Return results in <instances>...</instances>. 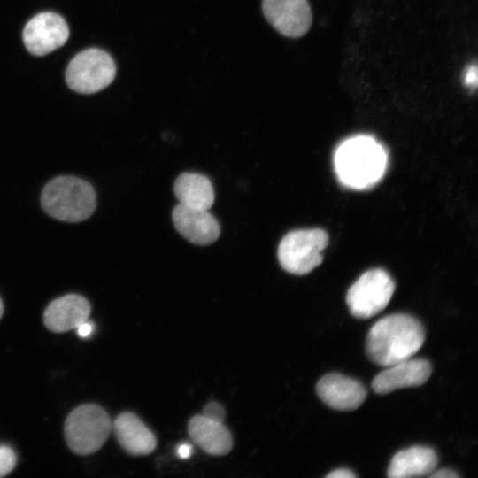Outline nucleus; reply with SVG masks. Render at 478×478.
Masks as SVG:
<instances>
[{
    "label": "nucleus",
    "mask_w": 478,
    "mask_h": 478,
    "mask_svg": "<svg viewBox=\"0 0 478 478\" xmlns=\"http://www.w3.org/2000/svg\"><path fill=\"white\" fill-rule=\"evenodd\" d=\"M465 74H466L465 79H464L465 85L467 87H471L474 89L476 88L477 81H478L477 66L475 65L470 66L466 69Z\"/></svg>",
    "instance_id": "nucleus-20"
},
{
    "label": "nucleus",
    "mask_w": 478,
    "mask_h": 478,
    "mask_svg": "<svg viewBox=\"0 0 478 478\" xmlns=\"http://www.w3.org/2000/svg\"><path fill=\"white\" fill-rule=\"evenodd\" d=\"M76 329H77V334L81 337H87L93 331V324L86 320L85 322L81 323Z\"/></svg>",
    "instance_id": "nucleus-24"
},
{
    "label": "nucleus",
    "mask_w": 478,
    "mask_h": 478,
    "mask_svg": "<svg viewBox=\"0 0 478 478\" xmlns=\"http://www.w3.org/2000/svg\"><path fill=\"white\" fill-rule=\"evenodd\" d=\"M395 282L384 270L365 272L348 289L346 303L358 319H368L382 312L390 301Z\"/></svg>",
    "instance_id": "nucleus-7"
},
{
    "label": "nucleus",
    "mask_w": 478,
    "mask_h": 478,
    "mask_svg": "<svg viewBox=\"0 0 478 478\" xmlns=\"http://www.w3.org/2000/svg\"><path fill=\"white\" fill-rule=\"evenodd\" d=\"M202 415L208 419L223 422L226 417V411L220 404L212 401L205 405Z\"/></svg>",
    "instance_id": "nucleus-19"
},
{
    "label": "nucleus",
    "mask_w": 478,
    "mask_h": 478,
    "mask_svg": "<svg viewBox=\"0 0 478 478\" xmlns=\"http://www.w3.org/2000/svg\"><path fill=\"white\" fill-rule=\"evenodd\" d=\"M192 446L189 443H181L176 449V454L180 459H185L190 457Z\"/></svg>",
    "instance_id": "nucleus-23"
},
{
    "label": "nucleus",
    "mask_w": 478,
    "mask_h": 478,
    "mask_svg": "<svg viewBox=\"0 0 478 478\" xmlns=\"http://www.w3.org/2000/svg\"><path fill=\"white\" fill-rule=\"evenodd\" d=\"M319 397L329 407L339 411L358 408L366 397V389L358 381L332 373L321 377L316 385Z\"/></svg>",
    "instance_id": "nucleus-10"
},
{
    "label": "nucleus",
    "mask_w": 478,
    "mask_h": 478,
    "mask_svg": "<svg viewBox=\"0 0 478 478\" xmlns=\"http://www.w3.org/2000/svg\"><path fill=\"white\" fill-rule=\"evenodd\" d=\"M112 425L108 413L101 406L95 404L80 405L66 420V443L78 455L92 454L104 445Z\"/></svg>",
    "instance_id": "nucleus-4"
},
{
    "label": "nucleus",
    "mask_w": 478,
    "mask_h": 478,
    "mask_svg": "<svg viewBox=\"0 0 478 478\" xmlns=\"http://www.w3.org/2000/svg\"><path fill=\"white\" fill-rule=\"evenodd\" d=\"M91 312L89 302L78 294H67L54 299L43 312L45 327L54 333L76 329L88 320Z\"/></svg>",
    "instance_id": "nucleus-12"
},
{
    "label": "nucleus",
    "mask_w": 478,
    "mask_h": 478,
    "mask_svg": "<svg viewBox=\"0 0 478 478\" xmlns=\"http://www.w3.org/2000/svg\"><path fill=\"white\" fill-rule=\"evenodd\" d=\"M424 341L425 330L417 319L396 313L382 318L370 328L366 352L372 362L389 366L412 358Z\"/></svg>",
    "instance_id": "nucleus-1"
},
{
    "label": "nucleus",
    "mask_w": 478,
    "mask_h": 478,
    "mask_svg": "<svg viewBox=\"0 0 478 478\" xmlns=\"http://www.w3.org/2000/svg\"><path fill=\"white\" fill-rule=\"evenodd\" d=\"M438 457L427 446H412L397 452L390 460L387 475L390 478L428 476L436 468Z\"/></svg>",
    "instance_id": "nucleus-15"
},
{
    "label": "nucleus",
    "mask_w": 478,
    "mask_h": 478,
    "mask_svg": "<svg viewBox=\"0 0 478 478\" xmlns=\"http://www.w3.org/2000/svg\"><path fill=\"white\" fill-rule=\"evenodd\" d=\"M263 13L281 35L297 38L312 25V12L307 0H263Z\"/></svg>",
    "instance_id": "nucleus-9"
},
{
    "label": "nucleus",
    "mask_w": 478,
    "mask_h": 478,
    "mask_svg": "<svg viewBox=\"0 0 478 478\" xmlns=\"http://www.w3.org/2000/svg\"><path fill=\"white\" fill-rule=\"evenodd\" d=\"M115 74L112 58L104 50L90 48L81 51L70 61L66 81L73 91L92 94L110 85Z\"/></svg>",
    "instance_id": "nucleus-6"
},
{
    "label": "nucleus",
    "mask_w": 478,
    "mask_h": 478,
    "mask_svg": "<svg viewBox=\"0 0 478 478\" xmlns=\"http://www.w3.org/2000/svg\"><path fill=\"white\" fill-rule=\"evenodd\" d=\"M386 367L372 382L373 389L377 394L422 385L432 374L431 364L421 358H410Z\"/></svg>",
    "instance_id": "nucleus-11"
},
{
    "label": "nucleus",
    "mask_w": 478,
    "mask_h": 478,
    "mask_svg": "<svg viewBox=\"0 0 478 478\" xmlns=\"http://www.w3.org/2000/svg\"><path fill=\"white\" fill-rule=\"evenodd\" d=\"M328 243V234L320 228L291 231L280 242L279 262L290 274H306L322 262Z\"/></svg>",
    "instance_id": "nucleus-5"
},
{
    "label": "nucleus",
    "mask_w": 478,
    "mask_h": 478,
    "mask_svg": "<svg viewBox=\"0 0 478 478\" xmlns=\"http://www.w3.org/2000/svg\"><path fill=\"white\" fill-rule=\"evenodd\" d=\"M429 476L433 478H459V475L453 470L449 468H443L434 471Z\"/></svg>",
    "instance_id": "nucleus-22"
},
{
    "label": "nucleus",
    "mask_w": 478,
    "mask_h": 478,
    "mask_svg": "<svg viewBox=\"0 0 478 478\" xmlns=\"http://www.w3.org/2000/svg\"><path fill=\"white\" fill-rule=\"evenodd\" d=\"M188 431L193 442L211 455H226L231 451L232 436L223 422L196 415L189 420Z\"/></svg>",
    "instance_id": "nucleus-16"
},
{
    "label": "nucleus",
    "mask_w": 478,
    "mask_h": 478,
    "mask_svg": "<svg viewBox=\"0 0 478 478\" xmlns=\"http://www.w3.org/2000/svg\"><path fill=\"white\" fill-rule=\"evenodd\" d=\"M112 428L120 444L131 455H148L156 448L155 436L133 412L120 413Z\"/></svg>",
    "instance_id": "nucleus-14"
},
{
    "label": "nucleus",
    "mask_w": 478,
    "mask_h": 478,
    "mask_svg": "<svg viewBox=\"0 0 478 478\" xmlns=\"http://www.w3.org/2000/svg\"><path fill=\"white\" fill-rule=\"evenodd\" d=\"M173 221L182 236L197 245L211 244L220 235V225L209 210L190 208L179 204L173 210Z\"/></svg>",
    "instance_id": "nucleus-13"
},
{
    "label": "nucleus",
    "mask_w": 478,
    "mask_h": 478,
    "mask_svg": "<svg viewBox=\"0 0 478 478\" xmlns=\"http://www.w3.org/2000/svg\"><path fill=\"white\" fill-rule=\"evenodd\" d=\"M174 194L180 204L190 208L209 210L214 202L211 181L197 173H184L174 182Z\"/></svg>",
    "instance_id": "nucleus-17"
},
{
    "label": "nucleus",
    "mask_w": 478,
    "mask_h": 478,
    "mask_svg": "<svg viewBox=\"0 0 478 478\" xmlns=\"http://www.w3.org/2000/svg\"><path fill=\"white\" fill-rule=\"evenodd\" d=\"M17 462L14 451L8 445H0V477L12 471Z\"/></svg>",
    "instance_id": "nucleus-18"
},
{
    "label": "nucleus",
    "mask_w": 478,
    "mask_h": 478,
    "mask_svg": "<svg viewBox=\"0 0 478 478\" xmlns=\"http://www.w3.org/2000/svg\"><path fill=\"white\" fill-rule=\"evenodd\" d=\"M68 36L69 28L64 18L51 12L35 15L23 30L24 44L35 56H44L60 48Z\"/></svg>",
    "instance_id": "nucleus-8"
},
{
    "label": "nucleus",
    "mask_w": 478,
    "mask_h": 478,
    "mask_svg": "<svg viewBox=\"0 0 478 478\" xmlns=\"http://www.w3.org/2000/svg\"><path fill=\"white\" fill-rule=\"evenodd\" d=\"M335 168L346 187L364 189L383 176L387 166L385 149L372 136L360 135L343 142L335 153Z\"/></svg>",
    "instance_id": "nucleus-2"
},
{
    "label": "nucleus",
    "mask_w": 478,
    "mask_h": 478,
    "mask_svg": "<svg viewBox=\"0 0 478 478\" xmlns=\"http://www.w3.org/2000/svg\"><path fill=\"white\" fill-rule=\"evenodd\" d=\"M41 205L50 217L67 222L88 219L96 206L93 186L87 181L72 175L58 176L43 188Z\"/></svg>",
    "instance_id": "nucleus-3"
},
{
    "label": "nucleus",
    "mask_w": 478,
    "mask_h": 478,
    "mask_svg": "<svg viewBox=\"0 0 478 478\" xmlns=\"http://www.w3.org/2000/svg\"><path fill=\"white\" fill-rule=\"evenodd\" d=\"M3 312H4V305H3V302H2V299L0 297V319L3 315Z\"/></svg>",
    "instance_id": "nucleus-25"
},
{
    "label": "nucleus",
    "mask_w": 478,
    "mask_h": 478,
    "mask_svg": "<svg viewBox=\"0 0 478 478\" xmlns=\"http://www.w3.org/2000/svg\"><path fill=\"white\" fill-rule=\"evenodd\" d=\"M356 474L346 468L334 470L327 475V478H355Z\"/></svg>",
    "instance_id": "nucleus-21"
}]
</instances>
